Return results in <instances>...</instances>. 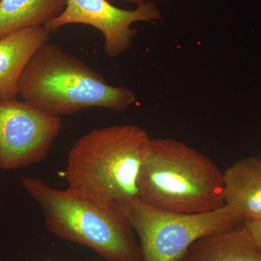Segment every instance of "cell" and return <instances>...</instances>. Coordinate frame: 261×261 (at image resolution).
I'll list each match as a JSON object with an SVG mask.
<instances>
[{
	"label": "cell",
	"instance_id": "6da1fadb",
	"mask_svg": "<svg viewBox=\"0 0 261 261\" xmlns=\"http://www.w3.org/2000/svg\"><path fill=\"white\" fill-rule=\"evenodd\" d=\"M150 139L135 125L94 128L85 134L67 156L66 190L123 211L140 200L139 178Z\"/></svg>",
	"mask_w": 261,
	"mask_h": 261
},
{
	"label": "cell",
	"instance_id": "7a4b0ae2",
	"mask_svg": "<svg viewBox=\"0 0 261 261\" xmlns=\"http://www.w3.org/2000/svg\"><path fill=\"white\" fill-rule=\"evenodd\" d=\"M18 96L58 116L93 108L126 111L136 100L129 89L110 85L100 73L49 42L36 51L25 66L19 80Z\"/></svg>",
	"mask_w": 261,
	"mask_h": 261
},
{
	"label": "cell",
	"instance_id": "3957f363",
	"mask_svg": "<svg viewBox=\"0 0 261 261\" xmlns=\"http://www.w3.org/2000/svg\"><path fill=\"white\" fill-rule=\"evenodd\" d=\"M138 187L140 200L168 212L204 214L225 205L216 163L174 139H150Z\"/></svg>",
	"mask_w": 261,
	"mask_h": 261
},
{
	"label": "cell",
	"instance_id": "277c9868",
	"mask_svg": "<svg viewBox=\"0 0 261 261\" xmlns=\"http://www.w3.org/2000/svg\"><path fill=\"white\" fill-rule=\"evenodd\" d=\"M20 181L53 234L88 247L106 261H143L135 230L116 206L55 188L39 178L22 176Z\"/></svg>",
	"mask_w": 261,
	"mask_h": 261
},
{
	"label": "cell",
	"instance_id": "5b68a950",
	"mask_svg": "<svg viewBox=\"0 0 261 261\" xmlns=\"http://www.w3.org/2000/svg\"><path fill=\"white\" fill-rule=\"evenodd\" d=\"M123 211L139 238L143 261H177L198 239L244 222L226 205L185 214L159 210L138 200Z\"/></svg>",
	"mask_w": 261,
	"mask_h": 261
},
{
	"label": "cell",
	"instance_id": "8992f818",
	"mask_svg": "<svg viewBox=\"0 0 261 261\" xmlns=\"http://www.w3.org/2000/svg\"><path fill=\"white\" fill-rule=\"evenodd\" d=\"M62 129L60 116L17 99L0 100V169L41 162Z\"/></svg>",
	"mask_w": 261,
	"mask_h": 261
},
{
	"label": "cell",
	"instance_id": "52a82bcc",
	"mask_svg": "<svg viewBox=\"0 0 261 261\" xmlns=\"http://www.w3.org/2000/svg\"><path fill=\"white\" fill-rule=\"evenodd\" d=\"M161 18V12L152 1L127 10L116 8L108 0H67L63 13L44 27L53 33L70 24L90 25L102 33L105 51L109 58H115L132 47L137 35L132 24L152 23Z\"/></svg>",
	"mask_w": 261,
	"mask_h": 261
},
{
	"label": "cell",
	"instance_id": "ba28073f",
	"mask_svg": "<svg viewBox=\"0 0 261 261\" xmlns=\"http://www.w3.org/2000/svg\"><path fill=\"white\" fill-rule=\"evenodd\" d=\"M51 33L44 27L17 31L0 38V100L18 97V84L29 62Z\"/></svg>",
	"mask_w": 261,
	"mask_h": 261
},
{
	"label": "cell",
	"instance_id": "9c48e42d",
	"mask_svg": "<svg viewBox=\"0 0 261 261\" xmlns=\"http://www.w3.org/2000/svg\"><path fill=\"white\" fill-rule=\"evenodd\" d=\"M225 205L244 222L261 219V159L249 157L223 173Z\"/></svg>",
	"mask_w": 261,
	"mask_h": 261
},
{
	"label": "cell",
	"instance_id": "30bf717a",
	"mask_svg": "<svg viewBox=\"0 0 261 261\" xmlns=\"http://www.w3.org/2000/svg\"><path fill=\"white\" fill-rule=\"evenodd\" d=\"M177 261H261V249L243 222L198 239Z\"/></svg>",
	"mask_w": 261,
	"mask_h": 261
},
{
	"label": "cell",
	"instance_id": "8fae6325",
	"mask_svg": "<svg viewBox=\"0 0 261 261\" xmlns=\"http://www.w3.org/2000/svg\"><path fill=\"white\" fill-rule=\"evenodd\" d=\"M67 0H0V38L32 27H45L63 13Z\"/></svg>",
	"mask_w": 261,
	"mask_h": 261
},
{
	"label": "cell",
	"instance_id": "7c38bea8",
	"mask_svg": "<svg viewBox=\"0 0 261 261\" xmlns=\"http://www.w3.org/2000/svg\"><path fill=\"white\" fill-rule=\"evenodd\" d=\"M244 224L252 240L261 249V219L245 221Z\"/></svg>",
	"mask_w": 261,
	"mask_h": 261
},
{
	"label": "cell",
	"instance_id": "4fadbf2b",
	"mask_svg": "<svg viewBox=\"0 0 261 261\" xmlns=\"http://www.w3.org/2000/svg\"><path fill=\"white\" fill-rule=\"evenodd\" d=\"M108 1H115V0H108ZM118 1L124 2V3H133V4L140 5L147 2L152 1V0H118Z\"/></svg>",
	"mask_w": 261,
	"mask_h": 261
},
{
	"label": "cell",
	"instance_id": "5bb4252c",
	"mask_svg": "<svg viewBox=\"0 0 261 261\" xmlns=\"http://www.w3.org/2000/svg\"><path fill=\"white\" fill-rule=\"evenodd\" d=\"M46 261H51V260H46Z\"/></svg>",
	"mask_w": 261,
	"mask_h": 261
}]
</instances>
